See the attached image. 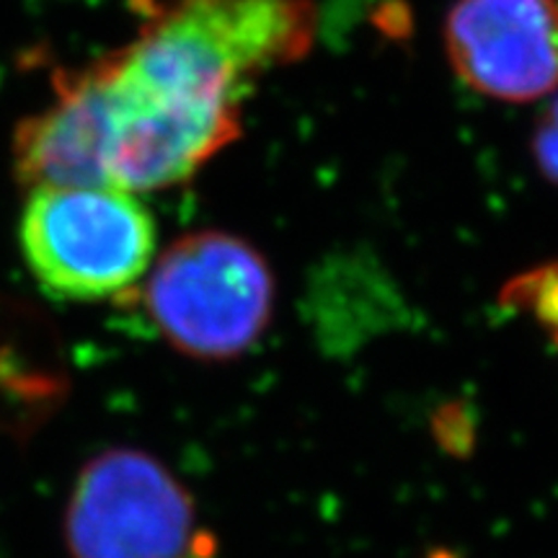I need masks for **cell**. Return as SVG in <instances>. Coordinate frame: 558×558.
<instances>
[{
  "label": "cell",
  "mask_w": 558,
  "mask_h": 558,
  "mask_svg": "<svg viewBox=\"0 0 558 558\" xmlns=\"http://www.w3.org/2000/svg\"><path fill=\"white\" fill-rule=\"evenodd\" d=\"M311 0H173L117 58L78 75L101 184L177 186L239 135V101L262 73L303 58Z\"/></svg>",
  "instance_id": "obj_1"
},
{
  "label": "cell",
  "mask_w": 558,
  "mask_h": 558,
  "mask_svg": "<svg viewBox=\"0 0 558 558\" xmlns=\"http://www.w3.org/2000/svg\"><path fill=\"white\" fill-rule=\"evenodd\" d=\"M445 39L460 78L492 99L527 104L558 88L556 0H458Z\"/></svg>",
  "instance_id": "obj_5"
},
{
  "label": "cell",
  "mask_w": 558,
  "mask_h": 558,
  "mask_svg": "<svg viewBox=\"0 0 558 558\" xmlns=\"http://www.w3.org/2000/svg\"><path fill=\"white\" fill-rule=\"evenodd\" d=\"M535 145H538V160L543 171L554 181H558V101L550 107L546 120H543L538 130V143Z\"/></svg>",
  "instance_id": "obj_7"
},
{
  "label": "cell",
  "mask_w": 558,
  "mask_h": 558,
  "mask_svg": "<svg viewBox=\"0 0 558 558\" xmlns=\"http://www.w3.org/2000/svg\"><path fill=\"white\" fill-rule=\"evenodd\" d=\"M148 271V318L186 357L233 360L267 331L275 279L246 241L202 230L171 243Z\"/></svg>",
  "instance_id": "obj_2"
},
{
  "label": "cell",
  "mask_w": 558,
  "mask_h": 558,
  "mask_svg": "<svg viewBox=\"0 0 558 558\" xmlns=\"http://www.w3.org/2000/svg\"><path fill=\"white\" fill-rule=\"evenodd\" d=\"M70 558H209L186 486L150 452L114 448L90 458L65 509Z\"/></svg>",
  "instance_id": "obj_4"
},
{
  "label": "cell",
  "mask_w": 558,
  "mask_h": 558,
  "mask_svg": "<svg viewBox=\"0 0 558 558\" xmlns=\"http://www.w3.org/2000/svg\"><path fill=\"white\" fill-rule=\"evenodd\" d=\"M21 251L47 295L101 300L140 282L156 259V222L111 186H39L21 218Z\"/></svg>",
  "instance_id": "obj_3"
},
{
  "label": "cell",
  "mask_w": 558,
  "mask_h": 558,
  "mask_svg": "<svg viewBox=\"0 0 558 558\" xmlns=\"http://www.w3.org/2000/svg\"><path fill=\"white\" fill-rule=\"evenodd\" d=\"M514 305L527 311L558 344V264L535 269L509 288Z\"/></svg>",
  "instance_id": "obj_6"
}]
</instances>
